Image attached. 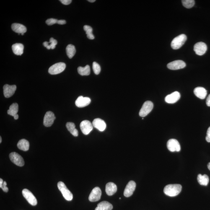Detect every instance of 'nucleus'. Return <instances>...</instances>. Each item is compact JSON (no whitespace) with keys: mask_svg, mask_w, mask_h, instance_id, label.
Instances as JSON below:
<instances>
[{"mask_svg":"<svg viewBox=\"0 0 210 210\" xmlns=\"http://www.w3.org/2000/svg\"><path fill=\"white\" fill-rule=\"evenodd\" d=\"M194 50L197 55L202 56L206 53L207 50V46L203 42H198L195 44L194 46Z\"/></svg>","mask_w":210,"mask_h":210,"instance_id":"10","label":"nucleus"},{"mask_svg":"<svg viewBox=\"0 0 210 210\" xmlns=\"http://www.w3.org/2000/svg\"><path fill=\"white\" fill-rule=\"evenodd\" d=\"M17 147L21 150L25 151H27L29 148V141L25 139L19 140L18 143Z\"/></svg>","mask_w":210,"mask_h":210,"instance_id":"24","label":"nucleus"},{"mask_svg":"<svg viewBox=\"0 0 210 210\" xmlns=\"http://www.w3.org/2000/svg\"><path fill=\"white\" fill-rule=\"evenodd\" d=\"M119 199H121V198H119Z\"/></svg>","mask_w":210,"mask_h":210,"instance_id":"48","label":"nucleus"},{"mask_svg":"<svg viewBox=\"0 0 210 210\" xmlns=\"http://www.w3.org/2000/svg\"><path fill=\"white\" fill-rule=\"evenodd\" d=\"M22 194L24 198L32 206H35L37 204L36 198L30 191L27 189H24L22 191Z\"/></svg>","mask_w":210,"mask_h":210,"instance_id":"6","label":"nucleus"},{"mask_svg":"<svg viewBox=\"0 0 210 210\" xmlns=\"http://www.w3.org/2000/svg\"><path fill=\"white\" fill-rule=\"evenodd\" d=\"M3 179L1 178L0 179V188H1L3 184Z\"/></svg>","mask_w":210,"mask_h":210,"instance_id":"42","label":"nucleus"},{"mask_svg":"<svg viewBox=\"0 0 210 210\" xmlns=\"http://www.w3.org/2000/svg\"><path fill=\"white\" fill-rule=\"evenodd\" d=\"M66 67V65L64 63H56L50 67L48 70V72L51 74H57L64 71Z\"/></svg>","mask_w":210,"mask_h":210,"instance_id":"4","label":"nucleus"},{"mask_svg":"<svg viewBox=\"0 0 210 210\" xmlns=\"http://www.w3.org/2000/svg\"><path fill=\"white\" fill-rule=\"evenodd\" d=\"M1 188L2 189L3 191L5 192H8V188L7 187V183H6V181H4L3 182Z\"/></svg>","mask_w":210,"mask_h":210,"instance_id":"35","label":"nucleus"},{"mask_svg":"<svg viewBox=\"0 0 210 210\" xmlns=\"http://www.w3.org/2000/svg\"><path fill=\"white\" fill-rule=\"evenodd\" d=\"M186 66V64L183 61L177 60L169 63L167 65L168 69L172 70L183 69Z\"/></svg>","mask_w":210,"mask_h":210,"instance_id":"12","label":"nucleus"},{"mask_svg":"<svg viewBox=\"0 0 210 210\" xmlns=\"http://www.w3.org/2000/svg\"><path fill=\"white\" fill-rule=\"evenodd\" d=\"M19 115H18L17 114V115H16L14 117V119L16 120L18 119V118H19Z\"/></svg>","mask_w":210,"mask_h":210,"instance_id":"43","label":"nucleus"},{"mask_svg":"<svg viewBox=\"0 0 210 210\" xmlns=\"http://www.w3.org/2000/svg\"><path fill=\"white\" fill-rule=\"evenodd\" d=\"M66 23V20H59L58 21L57 23L60 25H64Z\"/></svg>","mask_w":210,"mask_h":210,"instance_id":"39","label":"nucleus"},{"mask_svg":"<svg viewBox=\"0 0 210 210\" xmlns=\"http://www.w3.org/2000/svg\"><path fill=\"white\" fill-rule=\"evenodd\" d=\"M194 93L198 98L203 99L206 96L207 91L204 88L198 87L195 88L194 90Z\"/></svg>","mask_w":210,"mask_h":210,"instance_id":"19","label":"nucleus"},{"mask_svg":"<svg viewBox=\"0 0 210 210\" xmlns=\"http://www.w3.org/2000/svg\"><path fill=\"white\" fill-rule=\"evenodd\" d=\"M153 108V104L150 101L144 102L140 110L139 115L140 116L144 117L148 115Z\"/></svg>","mask_w":210,"mask_h":210,"instance_id":"5","label":"nucleus"},{"mask_svg":"<svg viewBox=\"0 0 210 210\" xmlns=\"http://www.w3.org/2000/svg\"><path fill=\"white\" fill-rule=\"evenodd\" d=\"M12 48L13 52L16 55H21L24 53V46L22 44H14L13 45Z\"/></svg>","mask_w":210,"mask_h":210,"instance_id":"23","label":"nucleus"},{"mask_svg":"<svg viewBox=\"0 0 210 210\" xmlns=\"http://www.w3.org/2000/svg\"><path fill=\"white\" fill-rule=\"evenodd\" d=\"M10 159L11 162L19 167L23 166L24 161L23 158L19 154L16 152H12L9 154Z\"/></svg>","mask_w":210,"mask_h":210,"instance_id":"7","label":"nucleus"},{"mask_svg":"<svg viewBox=\"0 0 210 210\" xmlns=\"http://www.w3.org/2000/svg\"><path fill=\"white\" fill-rule=\"evenodd\" d=\"M66 53L69 58H72L74 56L76 52L75 47L72 45H69L66 47Z\"/></svg>","mask_w":210,"mask_h":210,"instance_id":"29","label":"nucleus"},{"mask_svg":"<svg viewBox=\"0 0 210 210\" xmlns=\"http://www.w3.org/2000/svg\"><path fill=\"white\" fill-rule=\"evenodd\" d=\"M91 102V99L89 97H83L81 96L78 98L75 102L76 106L78 107H84L89 105Z\"/></svg>","mask_w":210,"mask_h":210,"instance_id":"16","label":"nucleus"},{"mask_svg":"<svg viewBox=\"0 0 210 210\" xmlns=\"http://www.w3.org/2000/svg\"><path fill=\"white\" fill-rule=\"evenodd\" d=\"M186 40V35L182 34L173 39L171 43V46L174 50L179 49L185 44Z\"/></svg>","mask_w":210,"mask_h":210,"instance_id":"2","label":"nucleus"},{"mask_svg":"<svg viewBox=\"0 0 210 210\" xmlns=\"http://www.w3.org/2000/svg\"><path fill=\"white\" fill-rule=\"evenodd\" d=\"M182 3L184 7L188 9L192 8L195 4L194 0H183Z\"/></svg>","mask_w":210,"mask_h":210,"instance_id":"30","label":"nucleus"},{"mask_svg":"<svg viewBox=\"0 0 210 210\" xmlns=\"http://www.w3.org/2000/svg\"><path fill=\"white\" fill-rule=\"evenodd\" d=\"M1 142H2V138L1 137H0V143H1Z\"/></svg>","mask_w":210,"mask_h":210,"instance_id":"46","label":"nucleus"},{"mask_svg":"<svg viewBox=\"0 0 210 210\" xmlns=\"http://www.w3.org/2000/svg\"><path fill=\"white\" fill-rule=\"evenodd\" d=\"M58 21V19H47L46 23L48 25H51L57 23Z\"/></svg>","mask_w":210,"mask_h":210,"instance_id":"33","label":"nucleus"},{"mask_svg":"<svg viewBox=\"0 0 210 210\" xmlns=\"http://www.w3.org/2000/svg\"><path fill=\"white\" fill-rule=\"evenodd\" d=\"M49 43H50V44L49 45V44L48 46L46 47L47 49H48V50H50V49H54L55 48L56 45L57 44V41L56 40L51 37L50 38Z\"/></svg>","mask_w":210,"mask_h":210,"instance_id":"32","label":"nucleus"},{"mask_svg":"<svg viewBox=\"0 0 210 210\" xmlns=\"http://www.w3.org/2000/svg\"><path fill=\"white\" fill-rule=\"evenodd\" d=\"M206 104L208 106L210 107V94L208 96L207 99Z\"/></svg>","mask_w":210,"mask_h":210,"instance_id":"40","label":"nucleus"},{"mask_svg":"<svg viewBox=\"0 0 210 210\" xmlns=\"http://www.w3.org/2000/svg\"><path fill=\"white\" fill-rule=\"evenodd\" d=\"M17 89V86L15 85H9V84H5L3 87V92L4 97L6 98H9L14 95Z\"/></svg>","mask_w":210,"mask_h":210,"instance_id":"15","label":"nucleus"},{"mask_svg":"<svg viewBox=\"0 0 210 210\" xmlns=\"http://www.w3.org/2000/svg\"><path fill=\"white\" fill-rule=\"evenodd\" d=\"M92 67L94 73L96 75L99 74L101 71V67L100 65L96 62H94L93 63Z\"/></svg>","mask_w":210,"mask_h":210,"instance_id":"31","label":"nucleus"},{"mask_svg":"<svg viewBox=\"0 0 210 210\" xmlns=\"http://www.w3.org/2000/svg\"><path fill=\"white\" fill-rule=\"evenodd\" d=\"M66 126L69 131L73 136L77 137L78 136V131L75 127L74 123L72 122H68L66 123Z\"/></svg>","mask_w":210,"mask_h":210,"instance_id":"25","label":"nucleus"},{"mask_svg":"<svg viewBox=\"0 0 210 210\" xmlns=\"http://www.w3.org/2000/svg\"><path fill=\"white\" fill-rule=\"evenodd\" d=\"M168 149L171 152H179L180 150V146L179 142L175 139L169 140L167 143Z\"/></svg>","mask_w":210,"mask_h":210,"instance_id":"9","label":"nucleus"},{"mask_svg":"<svg viewBox=\"0 0 210 210\" xmlns=\"http://www.w3.org/2000/svg\"><path fill=\"white\" fill-rule=\"evenodd\" d=\"M78 71L81 76H89L90 73V67L89 65H87L84 67H79L78 68Z\"/></svg>","mask_w":210,"mask_h":210,"instance_id":"27","label":"nucleus"},{"mask_svg":"<svg viewBox=\"0 0 210 210\" xmlns=\"http://www.w3.org/2000/svg\"><path fill=\"white\" fill-rule=\"evenodd\" d=\"M11 28L14 32L21 35L27 32L26 27L22 24H13L11 25Z\"/></svg>","mask_w":210,"mask_h":210,"instance_id":"21","label":"nucleus"},{"mask_svg":"<svg viewBox=\"0 0 210 210\" xmlns=\"http://www.w3.org/2000/svg\"><path fill=\"white\" fill-rule=\"evenodd\" d=\"M182 186L180 184H171L165 187L164 193L169 197H175L178 195L181 191Z\"/></svg>","mask_w":210,"mask_h":210,"instance_id":"1","label":"nucleus"},{"mask_svg":"<svg viewBox=\"0 0 210 210\" xmlns=\"http://www.w3.org/2000/svg\"><path fill=\"white\" fill-rule=\"evenodd\" d=\"M136 183L133 180H131L128 182L124 191V196L127 197L132 196L136 189Z\"/></svg>","mask_w":210,"mask_h":210,"instance_id":"14","label":"nucleus"},{"mask_svg":"<svg viewBox=\"0 0 210 210\" xmlns=\"http://www.w3.org/2000/svg\"><path fill=\"white\" fill-rule=\"evenodd\" d=\"M102 192L98 187H95L91 192L89 197V200L90 202H94L100 200Z\"/></svg>","mask_w":210,"mask_h":210,"instance_id":"13","label":"nucleus"},{"mask_svg":"<svg viewBox=\"0 0 210 210\" xmlns=\"http://www.w3.org/2000/svg\"><path fill=\"white\" fill-rule=\"evenodd\" d=\"M206 140L207 142L210 143V127L208 128L207 132Z\"/></svg>","mask_w":210,"mask_h":210,"instance_id":"36","label":"nucleus"},{"mask_svg":"<svg viewBox=\"0 0 210 210\" xmlns=\"http://www.w3.org/2000/svg\"><path fill=\"white\" fill-rule=\"evenodd\" d=\"M113 206L111 203L107 201H103L99 203L95 210H112Z\"/></svg>","mask_w":210,"mask_h":210,"instance_id":"22","label":"nucleus"},{"mask_svg":"<svg viewBox=\"0 0 210 210\" xmlns=\"http://www.w3.org/2000/svg\"><path fill=\"white\" fill-rule=\"evenodd\" d=\"M64 5H69L72 2L71 0H61L60 1Z\"/></svg>","mask_w":210,"mask_h":210,"instance_id":"37","label":"nucleus"},{"mask_svg":"<svg viewBox=\"0 0 210 210\" xmlns=\"http://www.w3.org/2000/svg\"><path fill=\"white\" fill-rule=\"evenodd\" d=\"M94 127L101 132H103L106 127V125L103 120L100 118H96L94 119L92 123Z\"/></svg>","mask_w":210,"mask_h":210,"instance_id":"18","label":"nucleus"},{"mask_svg":"<svg viewBox=\"0 0 210 210\" xmlns=\"http://www.w3.org/2000/svg\"><path fill=\"white\" fill-rule=\"evenodd\" d=\"M117 190L116 185L115 183L110 182L106 184L105 191L109 196H112L116 193Z\"/></svg>","mask_w":210,"mask_h":210,"instance_id":"20","label":"nucleus"},{"mask_svg":"<svg viewBox=\"0 0 210 210\" xmlns=\"http://www.w3.org/2000/svg\"><path fill=\"white\" fill-rule=\"evenodd\" d=\"M55 116L53 112L49 111L47 112L44 116L43 124L45 127H51L54 121Z\"/></svg>","mask_w":210,"mask_h":210,"instance_id":"11","label":"nucleus"},{"mask_svg":"<svg viewBox=\"0 0 210 210\" xmlns=\"http://www.w3.org/2000/svg\"><path fill=\"white\" fill-rule=\"evenodd\" d=\"M24 35V33H22V34H21V35Z\"/></svg>","mask_w":210,"mask_h":210,"instance_id":"47","label":"nucleus"},{"mask_svg":"<svg viewBox=\"0 0 210 210\" xmlns=\"http://www.w3.org/2000/svg\"><path fill=\"white\" fill-rule=\"evenodd\" d=\"M93 127L92 124L88 120H84L81 122L80 125L81 131L84 134L86 135L90 133L93 129Z\"/></svg>","mask_w":210,"mask_h":210,"instance_id":"8","label":"nucleus"},{"mask_svg":"<svg viewBox=\"0 0 210 210\" xmlns=\"http://www.w3.org/2000/svg\"><path fill=\"white\" fill-rule=\"evenodd\" d=\"M18 110H19V105L17 103H13L10 106L9 110H8V115L14 117L16 115H17Z\"/></svg>","mask_w":210,"mask_h":210,"instance_id":"28","label":"nucleus"},{"mask_svg":"<svg viewBox=\"0 0 210 210\" xmlns=\"http://www.w3.org/2000/svg\"><path fill=\"white\" fill-rule=\"evenodd\" d=\"M207 167H208V169H209V170H210V162L208 164Z\"/></svg>","mask_w":210,"mask_h":210,"instance_id":"45","label":"nucleus"},{"mask_svg":"<svg viewBox=\"0 0 210 210\" xmlns=\"http://www.w3.org/2000/svg\"><path fill=\"white\" fill-rule=\"evenodd\" d=\"M197 180L200 185L206 186L209 183V179L207 175L199 174L197 176Z\"/></svg>","mask_w":210,"mask_h":210,"instance_id":"26","label":"nucleus"},{"mask_svg":"<svg viewBox=\"0 0 210 210\" xmlns=\"http://www.w3.org/2000/svg\"><path fill=\"white\" fill-rule=\"evenodd\" d=\"M84 30L86 32L87 35L92 33L93 29L92 27L89 25H84L83 27Z\"/></svg>","mask_w":210,"mask_h":210,"instance_id":"34","label":"nucleus"},{"mask_svg":"<svg viewBox=\"0 0 210 210\" xmlns=\"http://www.w3.org/2000/svg\"><path fill=\"white\" fill-rule=\"evenodd\" d=\"M87 36L88 38L90 39V40H94V39H95V36H94V35L92 33L87 35Z\"/></svg>","mask_w":210,"mask_h":210,"instance_id":"38","label":"nucleus"},{"mask_svg":"<svg viewBox=\"0 0 210 210\" xmlns=\"http://www.w3.org/2000/svg\"><path fill=\"white\" fill-rule=\"evenodd\" d=\"M89 1V2H90V3H94V2L95 1V0H89V1Z\"/></svg>","mask_w":210,"mask_h":210,"instance_id":"44","label":"nucleus"},{"mask_svg":"<svg viewBox=\"0 0 210 210\" xmlns=\"http://www.w3.org/2000/svg\"><path fill=\"white\" fill-rule=\"evenodd\" d=\"M58 189L61 191L63 197L67 201H71L73 199V195L65 184L62 181L58 182L57 184Z\"/></svg>","mask_w":210,"mask_h":210,"instance_id":"3","label":"nucleus"},{"mask_svg":"<svg viewBox=\"0 0 210 210\" xmlns=\"http://www.w3.org/2000/svg\"><path fill=\"white\" fill-rule=\"evenodd\" d=\"M43 45H44V46L46 47L48 46L49 45V42H44L43 43Z\"/></svg>","mask_w":210,"mask_h":210,"instance_id":"41","label":"nucleus"},{"mask_svg":"<svg viewBox=\"0 0 210 210\" xmlns=\"http://www.w3.org/2000/svg\"><path fill=\"white\" fill-rule=\"evenodd\" d=\"M180 97V93L178 92H175L167 95L165 98V101L169 104H174L178 101Z\"/></svg>","mask_w":210,"mask_h":210,"instance_id":"17","label":"nucleus"}]
</instances>
